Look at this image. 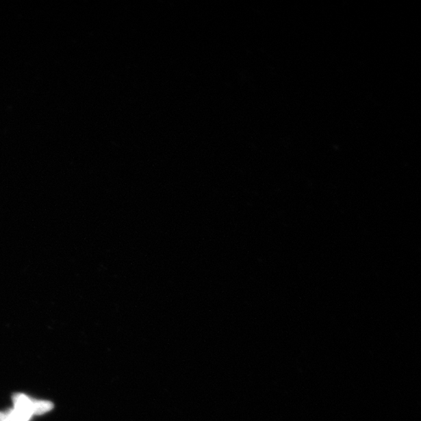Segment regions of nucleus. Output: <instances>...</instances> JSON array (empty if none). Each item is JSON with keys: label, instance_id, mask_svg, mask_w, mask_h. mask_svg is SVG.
I'll use <instances>...</instances> for the list:
<instances>
[{"label": "nucleus", "instance_id": "obj_1", "mask_svg": "<svg viewBox=\"0 0 421 421\" xmlns=\"http://www.w3.org/2000/svg\"><path fill=\"white\" fill-rule=\"evenodd\" d=\"M12 400L14 407V409L30 414L32 417L34 416V404H35V400L24 394V393H16V394L13 396Z\"/></svg>", "mask_w": 421, "mask_h": 421}, {"label": "nucleus", "instance_id": "obj_2", "mask_svg": "<svg viewBox=\"0 0 421 421\" xmlns=\"http://www.w3.org/2000/svg\"><path fill=\"white\" fill-rule=\"evenodd\" d=\"M53 408L54 404L52 402L35 400V404H34V415H43L52 411Z\"/></svg>", "mask_w": 421, "mask_h": 421}, {"label": "nucleus", "instance_id": "obj_3", "mask_svg": "<svg viewBox=\"0 0 421 421\" xmlns=\"http://www.w3.org/2000/svg\"><path fill=\"white\" fill-rule=\"evenodd\" d=\"M5 413L9 421H30L32 418L31 415L15 409H10Z\"/></svg>", "mask_w": 421, "mask_h": 421}, {"label": "nucleus", "instance_id": "obj_4", "mask_svg": "<svg viewBox=\"0 0 421 421\" xmlns=\"http://www.w3.org/2000/svg\"><path fill=\"white\" fill-rule=\"evenodd\" d=\"M5 418V413L0 412V421H3Z\"/></svg>", "mask_w": 421, "mask_h": 421}, {"label": "nucleus", "instance_id": "obj_5", "mask_svg": "<svg viewBox=\"0 0 421 421\" xmlns=\"http://www.w3.org/2000/svg\"><path fill=\"white\" fill-rule=\"evenodd\" d=\"M3 421H9V420L7 418V416H5V418H4Z\"/></svg>", "mask_w": 421, "mask_h": 421}]
</instances>
